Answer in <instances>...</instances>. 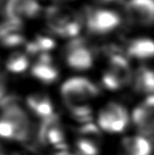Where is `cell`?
<instances>
[{
	"label": "cell",
	"instance_id": "1",
	"mask_svg": "<svg viewBox=\"0 0 154 155\" xmlns=\"http://www.w3.org/2000/svg\"><path fill=\"white\" fill-rule=\"evenodd\" d=\"M96 85L86 78H72L61 87V94L64 102L70 111L77 108L90 106L88 102L98 95Z\"/></svg>",
	"mask_w": 154,
	"mask_h": 155
},
{
	"label": "cell",
	"instance_id": "2",
	"mask_svg": "<svg viewBox=\"0 0 154 155\" xmlns=\"http://www.w3.org/2000/svg\"><path fill=\"white\" fill-rule=\"evenodd\" d=\"M48 28L63 38H74L82 28L80 18L72 10L64 7L51 6L45 12Z\"/></svg>",
	"mask_w": 154,
	"mask_h": 155
},
{
	"label": "cell",
	"instance_id": "3",
	"mask_svg": "<svg viewBox=\"0 0 154 155\" xmlns=\"http://www.w3.org/2000/svg\"><path fill=\"white\" fill-rule=\"evenodd\" d=\"M132 79L131 67L128 60L122 55H112L102 78V81L106 88L117 91L129 84Z\"/></svg>",
	"mask_w": 154,
	"mask_h": 155
},
{
	"label": "cell",
	"instance_id": "4",
	"mask_svg": "<svg viewBox=\"0 0 154 155\" xmlns=\"http://www.w3.org/2000/svg\"><path fill=\"white\" fill-rule=\"evenodd\" d=\"M99 128L106 133L119 134L127 128L129 115L124 106L111 102L100 110L97 118Z\"/></svg>",
	"mask_w": 154,
	"mask_h": 155
},
{
	"label": "cell",
	"instance_id": "5",
	"mask_svg": "<svg viewBox=\"0 0 154 155\" xmlns=\"http://www.w3.org/2000/svg\"><path fill=\"white\" fill-rule=\"evenodd\" d=\"M119 15L110 10L97 9L87 14V26L94 34H107L120 25Z\"/></svg>",
	"mask_w": 154,
	"mask_h": 155
},
{
	"label": "cell",
	"instance_id": "6",
	"mask_svg": "<svg viewBox=\"0 0 154 155\" xmlns=\"http://www.w3.org/2000/svg\"><path fill=\"white\" fill-rule=\"evenodd\" d=\"M133 122L145 136L154 134V94L149 95L133 111Z\"/></svg>",
	"mask_w": 154,
	"mask_h": 155
},
{
	"label": "cell",
	"instance_id": "7",
	"mask_svg": "<svg viewBox=\"0 0 154 155\" xmlns=\"http://www.w3.org/2000/svg\"><path fill=\"white\" fill-rule=\"evenodd\" d=\"M66 61L75 70H87L92 66L93 56L82 39L72 41L66 48Z\"/></svg>",
	"mask_w": 154,
	"mask_h": 155
},
{
	"label": "cell",
	"instance_id": "8",
	"mask_svg": "<svg viewBox=\"0 0 154 155\" xmlns=\"http://www.w3.org/2000/svg\"><path fill=\"white\" fill-rule=\"evenodd\" d=\"M126 10L133 23L143 26L154 24V0H129Z\"/></svg>",
	"mask_w": 154,
	"mask_h": 155
},
{
	"label": "cell",
	"instance_id": "9",
	"mask_svg": "<svg viewBox=\"0 0 154 155\" xmlns=\"http://www.w3.org/2000/svg\"><path fill=\"white\" fill-rule=\"evenodd\" d=\"M152 145L143 136L124 137L120 145V155H151Z\"/></svg>",
	"mask_w": 154,
	"mask_h": 155
},
{
	"label": "cell",
	"instance_id": "10",
	"mask_svg": "<svg viewBox=\"0 0 154 155\" xmlns=\"http://www.w3.org/2000/svg\"><path fill=\"white\" fill-rule=\"evenodd\" d=\"M27 103L35 115L40 117L42 120L54 115L53 106L51 104L50 99L45 94H42V93L32 94L28 98Z\"/></svg>",
	"mask_w": 154,
	"mask_h": 155
},
{
	"label": "cell",
	"instance_id": "11",
	"mask_svg": "<svg viewBox=\"0 0 154 155\" xmlns=\"http://www.w3.org/2000/svg\"><path fill=\"white\" fill-rule=\"evenodd\" d=\"M127 53L136 59H148L154 56V41L149 38H139L129 44Z\"/></svg>",
	"mask_w": 154,
	"mask_h": 155
},
{
	"label": "cell",
	"instance_id": "12",
	"mask_svg": "<svg viewBox=\"0 0 154 155\" xmlns=\"http://www.w3.org/2000/svg\"><path fill=\"white\" fill-rule=\"evenodd\" d=\"M133 87L136 91L143 93H154V71L141 67L133 78Z\"/></svg>",
	"mask_w": 154,
	"mask_h": 155
},
{
	"label": "cell",
	"instance_id": "13",
	"mask_svg": "<svg viewBox=\"0 0 154 155\" xmlns=\"http://www.w3.org/2000/svg\"><path fill=\"white\" fill-rule=\"evenodd\" d=\"M31 74L44 84L53 83L58 78V71L52 65V62L38 61L31 69Z\"/></svg>",
	"mask_w": 154,
	"mask_h": 155
},
{
	"label": "cell",
	"instance_id": "14",
	"mask_svg": "<svg viewBox=\"0 0 154 155\" xmlns=\"http://www.w3.org/2000/svg\"><path fill=\"white\" fill-rule=\"evenodd\" d=\"M29 66V59L23 52H14L9 56L6 62V68L13 73L24 72Z\"/></svg>",
	"mask_w": 154,
	"mask_h": 155
},
{
	"label": "cell",
	"instance_id": "15",
	"mask_svg": "<svg viewBox=\"0 0 154 155\" xmlns=\"http://www.w3.org/2000/svg\"><path fill=\"white\" fill-rule=\"evenodd\" d=\"M24 41H25V39H24V36L21 32H14V34L8 35L0 39V42H1L2 45L7 47L21 45L22 43H24Z\"/></svg>",
	"mask_w": 154,
	"mask_h": 155
},
{
	"label": "cell",
	"instance_id": "16",
	"mask_svg": "<svg viewBox=\"0 0 154 155\" xmlns=\"http://www.w3.org/2000/svg\"><path fill=\"white\" fill-rule=\"evenodd\" d=\"M0 137L13 138L15 137V128L10 122L0 118Z\"/></svg>",
	"mask_w": 154,
	"mask_h": 155
},
{
	"label": "cell",
	"instance_id": "17",
	"mask_svg": "<svg viewBox=\"0 0 154 155\" xmlns=\"http://www.w3.org/2000/svg\"><path fill=\"white\" fill-rule=\"evenodd\" d=\"M35 43L38 46L40 52L42 53L51 50L55 46L54 40L48 36H38L35 39Z\"/></svg>",
	"mask_w": 154,
	"mask_h": 155
},
{
	"label": "cell",
	"instance_id": "18",
	"mask_svg": "<svg viewBox=\"0 0 154 155\" xmlns=\"http://www.w3.org/2000/svg\"><path fill=\"white\" fill-rule=\"evenodd\" d=\"M6 91V79L1 72H0V99L2 98Z\"/></svg>",
	"mask_w": 154,
	"mask_h": 155
},
{
	"label": "cell",
	"instance_id": "19",
	"mask_svg": "<svg viewBox=\"0 0 154 155\" xmlns=\"http://www.w3.org/2000/svg\"><path fill=\"white\" fill-rule=\"evenodd\" d=\"M95 2L97 3H101V4H105V3H109V2H112V1H114V0H94Z\"/></svg>",
	"mask_w": 154,
	"mask_h": 155
},
{
	"label": "cell",
	"instance_id": "20",
	"mask_svg": "<svg viewBox=\"0 0 154 155\" xmlns=\"http://www.w3.org/2000/svg\"><path fill=\"white\" fill-rule=\"evenodd\" d=\"M55 155H73V154H71V153L66 152V151H64V150H62V151H60L59 153L55 154Z\"/></svg>",
	"mask_w": 154,
	"mask_h": 155
}]
</instances>
